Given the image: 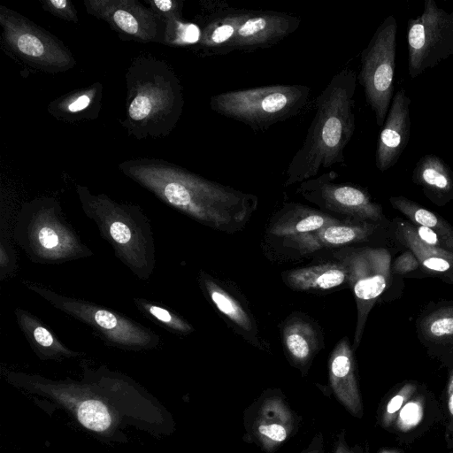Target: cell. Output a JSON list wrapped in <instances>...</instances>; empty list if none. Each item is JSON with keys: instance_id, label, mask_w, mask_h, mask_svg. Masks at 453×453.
<instances>
[{"instance_id": "cell-21", "label": "cell", "mask_w": 453, "mask_h": 453, "mask_svg": "<svg viewBox=\"0 0 453 453\" xmlns=\"http://www.w3.org/2000/svg\"><path fill=\"white\" fill-rule=\"evenodd\" d=\"M389 201L394 208L414 224L436 232L444 240L449 250H453V228L442 218L403 196H392Z\"/></svg>"}, {"instance_id": "cell-36", "label": "cell", "mask_w": 453, "mask_h": 453, "mask_svg": "<svg viewBox=\"0 0 453 453\" xmlns=\"http://www.w3.org/2000/svg\"><path fill=\"white\" fill-rule=\"evenodd\" d=\"M90 104V98L89 96L86 95H82L76 98L73 103H71L68 106V109L72 112H76L82 111L83 109L87 108L88 104Z\"/></svg>"}, {"instance_id": "cell-20", "label": "cell", "mask_w": 453, "mask_h": 453, "mask_svg": "<svg viewBox=\"0 0 453 453\" xmlns=\"http://www.w3.org/2000/svg\"><path fill=\"white\" fill-rule=\"evenodd\" d=\"M283 340L287 353L300 370L307 368L317 350V340L311 326L304 321H293L286 325Z\"/></svg>"}, {"instance_id": "cell-17", "label": "cell", "mask_w": 453, "mask_h": 453, "mask_svg": "<svg viewBox=\"0 0 453 453\" xmlns=\"http://www.w3.org/2000/svg\"><path fill=\"white\" fill-rule=\"evenodd\" d=\"M412 180L431 197L446 200L453 197V171L440 157L427 154L416 163Z\"/></svg>"}, {"instance_id": "cell-15", "label": "cell", "mask_w": 453, "mask_h": 453, "mask_svg": "<svg viewBox=\"0 0 453 453\" xmlns=\"http://www.w3.org/2000/svg\"><path fill=\"white\" fill-rule=\"evenodd\" d=\"M328 385L334 397L352 416L363 417L364 407L356 363L346 338L338 342L329 357Z\"/></svg>"}, {"instance_id": "cell-14", "label": "cell", "mask_w": 453, "mask_h": 453, "mask_svg": "<svg viewBox=\"0 0 453 453\" xmlns=\"http://www.w3.org/2000/svg\"><path fill=\"white\" fill-rule=\"evenodd\" d=\"M410 104L406 90L400 88L392 99L377 142L375 165L380 172H386L397 163L409 142Z\"/></svg>"}, {"instance_id": "cell-7", "label": "cell", "mask_w": 453, "mask_h": 453, "mask_svg": "<svg viewBox=\"0 0 453 453\" xmlns=\"http://www.w3.org/2000/svg\"><path fill=\"white\" fill-rule=\"evenodd\" d=\"M396 34V19L388 16L361 54L357 79L379 127L383 126L393 99Z\"/></svg>"}, {"instance_id": "cell-38", "label": "cell", "mask_w": 453, "mask_h": 453, "mask_svg": "<svg viewBox=\"0 0 453 453\" xmlns=\"http://www.w3.org/2000/svg\"><path fill=\"white\" fill-rule=\"evenodd\" d=\"M154 4L161 12H170L173 8V2L171 0H155Z\"/></svg>"}, {"instance_id": "cell-42", "label": "cell", "mask_w": 453, "mask_h": 453, "mask_svg": "<svg viewBox=\"0 0 453 453\" xmlns=\"http://www.w3.org/2000/svg\"><path fill=\"white\" fill-rule=\"evenodd\" d=\"M452 14H453V12H452Z\"/></svg>"}, {"instance_id": "cell-32", "label": "cell", "mask_w": 453, "mask_h": 453, "mask_svg": "<svg viewBox=\"0 0 453 453\" xmlns=\"http://www.w3.org/2000/svg\"><path fill=\"white\" fill-rule=\"evenodd\" d=\"M419 265L420 264L415 254L411 250H407L395 260L393 272L398 274H405L416 270Z\"/></svg>"}, {"instance_id": "cell-11", "label": "cell", "mask_w": 453, "mask_h": 453, "mask_svg": "<svg viewBox=\"0 0 453 453\" xmlns=\"http://www.w3.org/2000/svg\"><path fill=\"white\" fill-rule=\"evenodd\" d=\"M17 238L29 255L43 262L84 254V248L66 224L50 209H36L19 219Z\"/></svg>"}, {"instance_id": "cell-16", "label": "cell", "mask_w": 453, "mask_h": 453, "mask_svg": "<svg viewBox=\"0 0 453 453\" xmlns=\"http://www.w3.org/2000/svg\"><path fill=\"white\" fill-rule=\"evenodd\" d=\"M369 224L335 223L319 230L286 238L288 246L301 253L313 252L323 248L349 244L365 240L373 231Z\"/></svg>"}, {"instance_id": "cell-35", "label": "cell", "mask_w": 453, "mask_h": 453, "mask_svg": "<svg viewBox=\"0 0 453 453\" xmlns=\"http://www.w3.org/2000/svg\"><path fill=\"white\" fill-rule=\"evenodd\" d=\"M322 449H324V438L323 434L319 433L301 453H319Z\"/></svg>"}, {"instance_id": "cell-9", "label": "cell", "mask_w": 453, "mask_h": 453, "mask_svg": "<svg viewBox=\"0 0 453 453\" xmlns=\"http://www.w3.org/2000/svg\"><path fill=\"white\" fill-rule=\"evenodd\" d=\"M301 418L279 388H268L243 412V441L274 453L298 431Z\"/></svg>"}, {"instance_id": "cell-41", "label": "cell", "mask_w": 453, "mask_h": 453, "mask_svg": "<svg viewBox=\"0 0 453 453\" xmlns=\"http://www.w3.org/2000/svg\"><path fill=\"white\" fill-rule=\"evenodd\" d=\"M319 453H325V449H322L319 451Z\"/></svg>"}, {"instance_id": "cell-22", "label": "cell", "mask_w": 453, "mask_h": 453, "mask_svg": "<svg viewBox=\"0 0 453 453\" xmlns=\"http://www.w3.org/2000/svg\"><path fill=\"white\" fill-rule=\"evenodd\" d=\"M401 232L407 246L427 271L445 273L453 269V251L422 242L407 224L402 226Z\"/></svg>"}, {"instance_id": "cell-33", "label": "cell", "mask_w": 453, "mask_h": 453, "mask_svg": "<svg viewBox=\"0 0 453 453\" xmlns=\"http://www.w3.org/2000/svg\"><path fill=\"white\" fill-rule=\"evenodd\" d=\"M176 35L180 42L196 43L200 40L201 30L195 24L179 23Z\"/></svg>"}, {"instance_id": "cell-28", "label": "cell", "mask_w": 453, "mask_h": 453, "mask_svg": "<svg viewBox=\"0 0 453 453\" xmlns=\"http://www.w3.org/2000/svg\"><path fill=\"white\" fill-rule=\"evenodd\" d=\"M424 415V401L421 397L410 399L401 410L396 420V427L402 432L414 428Z\"/></svg>"}, {"instance_id": "cell-19", "label": "cell", "mask_w": 453, "mask_h": 453, "mask_svg": "<svg viewBox=\"0 0 453 453\" xmlns=\"http://www.w3.org/2000/svg\"><path fill=\"white\" fill-rule=\"evenodd\" d=\"M347 280L348 270L342 262L292 270L286 277L288 285L296 290L329 289Z\"/></svg>"}, {"instance_id": "cell-13", "label": "cell", "mask_w": 453, "mask_h": 453, "mask_svg": "<svg viewBox=\"0 0 453 453\" xmlns=\"http://www.w3.org/2000/svg\"><path fill=\"white\" fill-rule=\"evenodd\" d=\"M47 298L57 307L91 324L114 343L132 348H148L157 344L156 338L150 332L107 310L50 293Z\"/></svg>"}, {"instance_id": "cell-4", "label": "cell", "mask_w": 453, "mask_h": 453, "mask_svg": "<svg viewBox=\"0 0 453 453\" xmlns=\"http://www.w3.org/2000/svg\"><path fill=\"white\" fill-rule=\"evenodd\" d=\"M301 19L274 11L219 7L201 31L199 43L209 54L269 48L294 33Z\"/></svg>"}, {"instance_id": "cell-2", "label": "cell", "mask_w": 453, "mask_h": 453, "mask_svg": "<svg viewBox=\"0 0 453 453\" xmlns=\"http://www.w3.org/2000/svg\"><path fill=\"white\" fill-rule=\"evenodd\" d=\"M357 76L343 68L316 100V112L303 145L286 171V185L315 177L321 169L344 164V150L355 131L354 95Z\"/></svg>"}, {"instance_id": "cell-29", "label": "cell", "mask_w": 453, "mask_h": 453, "mask_svg": "<svg viewBox=\"0 0 453 453\" xmlns=\"http://www.w3.org/2000/svg\"><path fill=\"white\" fill-rule=\"evenodd\" d=\"M112 19L123 32L132 35H140L142 26L139 18L132 11L118 8L112 13Z\"/></svg>"}, {"instance_id": "cell-12", "label": "cell", "mask_w": 453, "mask_h": 453, "mask_svg": "<svg viewBox=\"0 0 453 453\" xmlns=\"http://www.w3.org/2000/svg\"><path fill=\"white\" fill-rule=\"evenodd\" d=\"M334 171L301 182L299 191L310 200L340 213L360 219L378 220L382 218L381 207L373 203L363 188L350 184L334 183Z\"/></svg>"}, {"instance_id": "cell-30", "label": "cell", "mask_w": 453, "mask_h": 453, "mask_svg": "<svg viewBox=\"0 0 453 453\" xmlns=\"http://www.w3.org/2000/svg\"><path fill=\"white\" fill-rule=\"evenodd\" d=\"M143 306L144 309L147 310L154 318L173 329L180 332H189L192 330L188 324L185 323L164 308L146 303H144Z\"/></svg>"}, {"instance_id": "cell-37", "label": "cell", "mask_w": 453, "mask_h": 453, "mask_svg": "<svg viewBox=\"0 0 453 453\" xmlns=\"http://www.w3.org/2000/svg\"><path fill=\"white\" fill-rule=\"evenodd\" d=\"M447 395H448V410L450 416V418L453 422V369L449 374L448 387H447Z\"/></svg>"}, {"instance_id": "cell-24", "label": "cell", "mask_w": 453, "mask_h": 453, "mask_svg": "<svg viewBox=\"0 0 453 453\" xmlns=\"http://www.w3.org/2000/svg\"><path fill=\"white\" fill-rule=\"evenodd\" d=\"M423 335L429 340L442 341L453 336V306L436 310L423 319Z\"/></svg>"}, {"instance_id": "cell-8", "label": "cell", "mask_w": 453, "mask_h": 453, "mask_svg": "<svg viewBox=\"0 0 453 453\" xmlns=\"http://www.w3.org/2000/svg\"><path fill=\"white\" fill-rule=\"evenodd\" d=\"M408 70L415 79L453 55V14L426 0L420 16L408 20Z\"/></svg>"}, {"instance_id": "cell-1", "label": "cell", "mask_w": 453, "mask_h": 453, "mask_svg": "<svg viewBox=\"0 0 453 453\" xmlns=\"http://www.w3.org/2000/svg\"><path fill=\"white\" fill-rule=\"evenodd\" d=\"M11 384L62 408L84 429L99 439L126 442L123 430L135 427L154 435L171 434L170 412L150 393L128 378L91 374L82 381H53L39 376L11 373Z\"/></svg>"}, {"instance_id": "cell-5", "label": "cell", "mask_w": 453, "mask_h": 453, "mask_svg": "<svg viewBox=\"0 0 453 453\" xmlns=\"http://www.w3.org/2000/svg\"><path fill=\"white\" fill-rule=\"evenodd\" d=\"M311 88L300 84H275L221 92L211 96L217 113L242 122L255 130L298 114L308 104Z\"/></svg>"}, {"instance_id": "cell-27", "label": "cell", "mask_w": 453, "mask_h": 453, "mask_svg": "<svg viewBox=\"0 0 453 453\" xmlns=\"http://www.w3.org/2000/svg\"><path fill=\"white\" fill-rule=\"evenodd\" d=\"M16 48L24 55L30 58H42L46 54L47 44L41 35L28 30L15 34Z\"/></svg>"}, {"instance_id": "cell-34", "label": "cell", "mask_w": 453, "mask_h": 453, "mask_svg": "<svg viewBox=\"0 0 453 453\" xmlns=\"http://www.w3.org/2000/svg\"><path fill=\"white\" fill-rule=\"evenodd\" d=\"M345 435V430H342L335 435L333 453H364L358 446H349Z\"/></svg>"}, {"instance_id": "cell-3", "label": "cell", "mask_w": 453, "mask_h": 453, "mask_svg": "<svg viewBox=\"0 0 453 453\" xmlns=\"http://www.w3.org/2000/svg\"><path fill=\"white\" fill-rule=\"evenodd\" d=\"M142 170L137 178L143 183L177 209L215 229L237 230L257 205V197L252 194L180 168Z\"/></svg>"}, {"instance_id": "cell-40", "label": "cell", "mask_w": 453, "mask_h": 453, "mask_svg": "<svg viewBox=\"0 0 453 453\" xmlns=\"http://www.w3.org/2000/svg\"><path fill=\"white\" fill-rule=\"evenodd\" d=\"M380 453H399V452L396 450H392V449H383Z\"/></svg>"}, {"instance_id": "cell-26", "label": "cell", "mask_w": 453, "mask_h": 453, "mask_svg": "<svg viewBox=\"0 0 453 453\" xmlns=\"http://www.w3.org/2000/svg\"><path fill=\"white\" fill-rule=\"evenodd\" d=\"M415 391L416 386L413 383H407L388 400L380 418L382 426L388 428L395 423L401 410L412 397Z\"/></svg>"}, {"instance_id": "cell-18", "label": "cell", "mask_w": 453, "mask_h": 453, "mask_svg": "<svg viewBox=\"0 0 453 453\" xmlns=\"http://www.w3.org/2000/svg\"><path fill=\"white\" fill-rule=\"evenodd\" d=\"M339 223L326 214L303 205H290L273 225L270 232L276 236L290 237L319 230L326 226Z\"/></svg>"}, {"instance_id": "cell-31", "label": "cell", "mask_w": 453, "mask_h": 453, "mask_svg": "<svg viewBox=\"0 0 453 453\" xmlns=\"http://www.w3.org/2000/svg\"><path fill=\"white\" fill-rule=\"evenodd\" d=\"M408 226L422 242L429 246L449 250L444 240L434 230L419 225H416V226Z\"/></svg>"}, {"instance_id": "cell-10", "label": "cell", "mask_w": 453, "mask_h": 453, "mask_svg": "<svg viewBox=\"0 0 453 453\" xmlns=\"http://www.w3.org/2000/svg\"><path fill=\"white\" fill-rule=\"evenodd\" d=\"M348 270L357 306L355 348L358 345L367 316L390 280L391 256L386 249H351L341 257Z\"/></svg>"}, {"instance_id": "cell-23", "label": "cell", "mask_w": 453, "mask_h": 453, "mask_svg": "<svg viewBox=\"0 0 453 453\" xmlns=\"http://www.w3.org/2000/svg\"><path fill=\"white\" fill-rule=\"evenodd\" d=\"M205 288L215 306L230 320L246 331H251L250 318L240 303L227 292L210 280H204Z\"/></svg>"}, {"instance_id": "cell-6", "label": "cell", "mask_w": 453, "mask_h": 453, "mask_svg": "<svg viewBox=\"0 0 453 453\" xmlns=\"http://www.w3.org/2000/svg\"><path fill=\"white\" fill-rule=\"evenodd\" d=\"M84 211L111 241L119 257L140 277L154 266V244L150 226L141 213L107 199L81 196Z\"/></svg>"}, {"instance_id": "cell-25", "label": "cell", "mask_w": 453, "mask_h": 453, "mask_svg": "<svg viewBox=\"0 0 453 453\" xmlns=\"http://www.w3.org/2000/svg\"><path fill=\"white\" fill-rule=\"evenodd\" d=\"M22 322L24 324V330L29 331L34 342L40 349H42V356L52 358L60 356L72 357L77 355V353H73L64 348V346L54 339L53 335L50 331H48V329L38 325L28 317H25Z\"/></svg>"}, {"instance_id": "cell-39", "label": "cell", "mask_w": 453, "mask_h": 453, "mask_svg": "<svg viewBox=\"0 0 453 453\" xmlns=\"http://www.w3.org/2000/svg\"><path fill=\"white\" fill-rule=\"evenodd\" d=\"M49 4L56 10L61 11L65 10L68 5V2L65 0H50L49 1Z\"/></svg>"}]
</instances>
